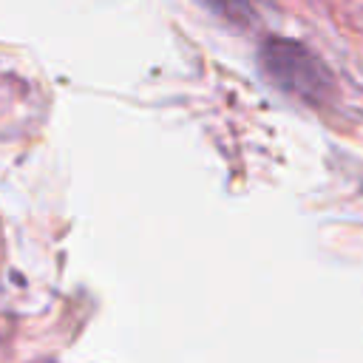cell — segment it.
I'll use <instances>...</instances> for the list:
<instances>
[{"label": "cell", "instance_id": "obj_1", "mask_svg": "<svg viewBox=\"0 0 363 363\" xmlns=\"http://www.w3.org/2000/svg\"><path fill=\"white\" fill-rule=\"evenodd\" d=\"M261 65L275 85L303 99H323L332 77L323 62L292 40H267L261 48Z\"/></svg>", "mask_w": 363, "mask_h": 363}, {"label": "cell", "instance_id": "obj_2", "mask_svg": "<svg viewBox=\"0 0 363 363\" xmlns=\"http://www.w3.org/2000/svg\"><path fill=\"white\" fill-rule=\"evenodd\" d=\"M221 14L233 17V20H247L250 17V3L247 0H210Z\"/></svg>", "mask_w": 363, "mask_h": 363}]
</instances>
